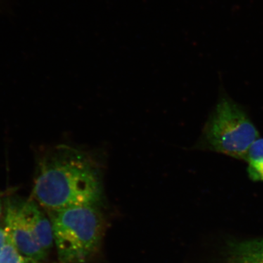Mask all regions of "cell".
<instances>
[{
  "label": "cell",
  "instance_id": "obj_1",
  "mask_svg": "<svg viewBox=\"0 0 263 263\" xmlns=\"http://www.w3.org/2000/svg\"><path fill=\"white\" fill-rule=\"evenodd\" d=\"M32 198L46 213L98 206L103 195L101 171L89 154L59 145L38 160Z\"/></svg>",
  "mask_w": 263,
  "mask_h": 263
},
{
  "label": "cell",
  "instance_id": "obj_2",
  "mask_svg": "<svg viewBox=\"0 0 263 263\" xmlns=\"http://www.w3.org/2000/svg\"><path fill=\"white\" fill-rule=\"evenodd\" d=\"M259 133L243 107L228 95H221L208 119L199 148L245 160Z\"/></svg>",
  "mask_w": 263,
  "mask_h": 263
},
{
  "label": "cell",
  "instance_id": "obj_3",
  "mask_svg": "<svg viewBox=\"0 0 263 263\" xmlns=\"http://www.w3.org/2000/svg\"><path fill=\"white\" fill-rule=\"evenodd\" d=\"M58 258L62 263H86L100 247L103 216L98 206H77L48 213Z\"/></svg>",
  "mask_w": 263,
  "mask_h": 263
},
{
  "label": "cell",
  "instance_id": "obj_4",
  "mask_svg": "<svg viewBox=\"0 0 263 263\" xmlns=\"http://www.w3.org/2000/svg\"><path fill=\"white\" fill-rule=\"evenodd\" d=\"M5 228L10 241L18 252L41 262L46 260L48 252L38 243L24 220L17 205L16 198H8L5 203Z\"/></svg>",
  "mask_w": 263,
  "mask_h": 263
},
{
  "label": "cell",
  "instance_id": "obj_5",
  "mask_svg": "<svg viewBox=\"0 0 263 263\" xmlns=\"http://www.w3.org/2000/svg\"><path fill=\"white\" fill-rule=\"evenodd\" d=\"M16 202L19 211L34 238L48 253L54 243L51 220L32 198L16 199Z\"/></svg>",
  "mask_w": 263,
  "mask_h": 263
},
{
  "label": "cell",
  "instance_id": "obj_6",
  "mask_svg": "<svg viewBox=\"0 0 263 263\" xmlns=\"http://www.w3.org/2000/svg\"><path fill=\"white\" fill-rule=\"evenodd\" d=\"M226 263H263V238L232 243Z\"/></svg>",
  "mask_w": 263,
  "mask_h": 263
},
{
  "label": "cell",
  "instance_id": "obj_7",
  "mask_svg": "<svg viewBox=\"0 0 263 263\" xmlns=\"http://www.w3.org/2000/svg\"><path fill=\"white\" fill-rule=\"evenodd\" d=\"M247 162V173L252 181H263V138L257 140L246 157Z\"/></svg>",
  "mask_w": 263,
  "mask_h": 263
},
{
  "label": "cell",
  "instance_id": "obj_8",
  "mask_svg": "<svg viewBox=\"0 0 263 263\" xmlns=\"http://www.w3.org/2000/svg\"><path fill=\"white\" fill-rule=\"evenodd\" d=\"M0 263H43L26 257L18 252L11 242L0 250Z\"/></svg>",
  "mask_w": 263,
  "mask_h": 263
},
{
  "label": "cell",
  "instance_id": "obj_9",
  "mask_svg": "<svg viewBox=\"0 0 263 263\" xmlns=\"http://www.w3.org/2000/svg\"><path fill=\"white\" fill-rule=\"evenodd\" d=\"M10 241V236L7 230L0 228V250Z\"/></svg>",
  "mask_w": 263,
  "mask_h": 263
},
{
  "label": "cell",
  "instance_id": "obj_10",
  "mask_svg": "<svg viewBox=\"0 0 263 263\" xmlns=\"http://www.w3.org/2000/svg\"><path fill=\"white\" fill-rule=\"evenodd\" d=\"M9 0H0V10L8 5Z\"/></svg>",
  "mask_w": 263,
  "mask_h": 263
},
{
  "label": "cell",
  "instance_id": "obj_11",
  "mask_svg": "<svg viewBox=\"0 0 263 263\" xmlns=\"http://www.w3.org/2000/svg\"><path fill=\"white\" fill-rule=\"evenodd\" d=\"M2 212H3V202L0 198V216L2 215Z\"/></svg>",
  "mask_w": 263,
  "mask_h": 263
}]
</instances>
